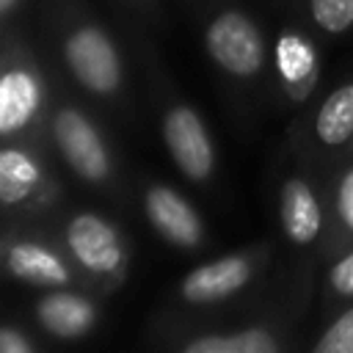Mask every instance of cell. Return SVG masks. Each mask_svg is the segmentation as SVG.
<instances>
[{"instance_id":"2e32d148","label":"cell","mask_w":353,"mask_h":353,"mask_svg":"<svg viewBox=\"0 0 353 353\" xmlns=\"http://www.w3.org/2000/svg\"><path fill=\"white\" fill-rule=\"evenodd\" d=\"M314 22L328 33H342L353 25V0H309Z\"/></svg>"},{"instance_id":"ac0fdd59","label":"cell","mask_w":353,"mask_h":353,"mask_svg":"<svg viewBox=\"0 0 353 353\" xmlns=\"http://www.w3.org/2000/svg\"><path fill=\"white\" fill-rule=\"evenodd\" d=\"M336 212L339 221L353 232V168H347L336 188Z\"/></svg>"},{"instance_id":"277c9868","label":"cell","mask_w":353,"mask_h":353,"mask_svg":"<svg viewBox=\"0 0 353 353\" xmlns=\"http://www.w3.org/2000/svg\"><path fill=\"white\" fill-rule=\"evenodd\" d=\"M163 138L171 160L188 179L204 182L212 174L215 149L196 110H190L188 105H174L163 119Z\"/></svg>"},{"instance_id":"8fae6325","label":"cell","mask_w":353,"mask_h":353,"mask_svg":"<svg viewBox=\"0 0 353 353\" xmlns=\"http://www.w3.org/2000/svg\"><path fill=\"white\" fill-rule=\"evenodd\" d=\"M36 317L50 334L61 339H74L91 328L94 306L74 292H50L39 301Z\"/></svg>"},{"instance_id":"5b68a950","label":"cell","mask_w":353,"mask_h":353,"mask_svg":"<svg viewBox=\"0 0 353 353\" xmlns=\"http://www.w3.org/2000/svg\"><path fill=\"white\" fill-rule=\"evenodd\" d=\"M66 245H69L72 256L85 270L99 273V276H108V273L119 270L121 259H124V248H121V240H119L116 229L94 212H80L69 221Z\"/></svg>"},{"instance_id":"30bf717a","label":"cell","mask_w":353,"mask_h":353,"mask_svg":"<svg viewBox=\"0 0 353 353\" xmlns=\"http://www.w3.org/2000/svg\"><path fill=\"white\" fill-rule=\"evenodd\" d=\"M6 265L17 279L39 287H61L69 281V268L63 265V259L47 245L30 240L14 243L6 254Z\"/></svg>"},{"instance_id":"5bb4252c","label":"cell","mask_w":353,"mask_h":353,"mask_svg":"<svg viewBox=\"0 0 353 353\" xmlns=\"http://www.w3.org/2000/svg\"><path fill=\"white\" fill-rule=\"evenodd\" d=\"M188 353H276L279 342L265 331V328H245L234 331L229 336H199L185 345Z\"/></svg>"},{"instance_id":"44dd1931","label":"cell","mask_w":353,"mask_h":353,"mask_svg":"<svg viewBox=\"0 0 353 353\" xmlns=\"http://www.w3.org/2000/svg\"><path fill=\"white\" fill-rule=\"evenodd\" d=\"M14 6H17V0H0V11H3V14H11Z\"/></svg>"},{"instance_id":"6da1fadb","label":"cell","mask_w":353,"mask_h":353,"mask_svg":"<svg viewBox=\"0 0 353 353\" xmlns=\"http://www.w3.org/2000/svg\"><path fill=\"white\" fill-rule=\"evenodd\" d=\"M204 39L212 61L234 77H251L265 63V39L256 22L240 11L218 14L210 22Z\"/></svg>"},{"instance_id":"e0dca14e","label":"cell","mask_w":353,"mask_h":353,"mask_svg":"<svg viewBox=\"0 0 353 353\" xmlns=\"http://www.w3.org/2000/svg\"><path fill=\"white\" fill-rule=\"evenodd\" d=\"M317 353H353V309L342 312L314 342Z\"/></svg>"},{"instance_id":"ba28073f","label":"cell","mask_w":353,"mask_h":353,"mask_svg":"<svg viewBox=\"0 0 353 353\" xmlns=\"http://www.w3.org/2000/svg\"><path fill=\"white\" fill-rule=\"evenodd\" d=\"M41 105V88L30 69L11 66L0 80V132L14 135L25 130Z\"/></svg>"},{"instance_id":"d6986e66","label":"cell","mask_w":353,"mask_h":353,"mask_svg":"<svg viewBox=\"0 0 353 353\" xmlns=\"http://www.w3.org/2000/svg\"><path fill=\"white\" fill-rule=\"evenodd\" d=\"M328 284L339 295H353V251L345 254L328 273Z\"/></svg>"},{"instance_id":"ffe728a7","label":"cell","mask_w":353,"mask_h":353,"mask_svg":"<svg viewBox=\"0 0 353 353\" xmlns=\"http://www.w3.org/2000/svg\"><path fill=\"white\" fill-rule=\"evenodd\" d=\"M30 350H33V345L14 328L0 331V353H30Z\"/></svg>"},{"instance_id":"9c48e42d","label":"cell","mask_w":353,"mask_h":353,"mask_svg":"<svg viewBox=\"0 0 353 353\" xmlns=\"http://www.w3.org/2000/svg\"><path fill=\"white\" fill-rule=\"evenodd\" d=\"M279 215H281V229L284 234L298 243L309 245L317 240L323 229V210L314 196V190L303 179H287L279 193Z\"/></svg>"},{"instance_id":"52a82bcc","label":"cell","mask_w":353,"mask_h":353,"mask_svg":"<svg viewBox=\"0 0 353 353\" xmlns=\"http://www.w3.org/2000/svg\"><path fill=\"white\" fill-rule=\"evenodd\" d=\"M251 279V262L245 256H221L199 265L182 279V298L190 303H215L240 292Z\"/></svg>"},{"instance_id":"4fadbf2b","label":"cell","mask_w":353,"mask_h":353,"mask_svg":"<svg viewBox=\"0 0 353 353\" xmlns=\"http://www.w3.org/2000/svg\"><path fill=\"white\" fill-rule=\"evenodd\" d=\"M39 185V165L22 149H3L0 152V199L3 204L14 207L22 204L33 188Z\"/></svg>"},{"instance_id":"9a60e30c","label":"cell","mask_w":353,"mask_h":353,"mask_svg":"<svg viewBox=\"0 0 353 353\" xmlns=\"http://www.w3.org/2000/svg\"><path fill=\"white\" fill-rule=\"evenodd\" d=\"M276 66L287 85L298 88L314 74V50L298 33H284L276 44Z\"/></svg>"},{"instance_id":"7a4b0ae2","label":"cell","mask_w":353,"mask_h":353,"mask_svg":"<svg viewBox=\"0 0 353 353\" xmlns=\"http://www.w3.org/2000/svg\"><path fill=\"white\" fill-rule=\"evenodd\" d=\"M63 58L77 83L94 94H113L121 83L119 52L110 36L97 25L74 28L63 41Z\"/></svg>"},{"instance_id":"3957f363","label":"cell","mask_w":353,"mask_h":353,"mask_svg":"<svg viewBox=\"0 0 353 353\" xmlns=\"http://www.w3.org/2000/svg\"><path fill=\"white\" fill-rule=\"evenodd\" d=\"M52 135L61 157L85 182H102L110 171L108 149L97 127L74 108H61L52 119Z\"/></svg>"},{"instance_id":"8992f818","label":"cell","mask_w":353,"mask_h":353,"mask_svg":"<svg viewBox=\"0 0 353 353\" xmlns=\"http://www.w3.org/2000/svg\"><path fill=\"white\" fill-rule=\"evenodd\" d=\"M146 215L152 226L174 245L179 248H193L201 240V221L196 210L174 190L165 185H152L146 190Z\"/></svg>"},{"instance_id":"7c38bea8","label":"cell","mask_w":353,"mask_h":353,"mask_svg":"<svg viewBox=\"0 0 353 353\" xmlns=\"http://www.w3.org/2000/svg\"><path fill=\"white\" fill-rule=\"evenodd\" d=\"M314 132L325 146H339L353 138V83L334 88L314 119Z\"/></svg>"}]
</instances>
